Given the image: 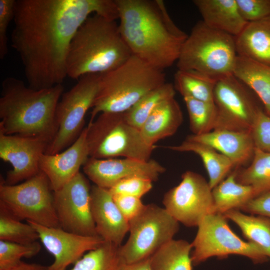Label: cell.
<instances>
[{
  "label": "cell",
  "instance_id": "1",
  "mask_svg": "<svg viewBox=\"0 0 270 270\" xmlns=\"http://www.w3.org/2000/svg\"><path fill=\"white\" fill-rule=\"evenodd\" d=\"M91 14L119 18L116 0H16L11 44L30 88L62 84L71 41Z\"/></svg>",
  "mask_w": 270,
  "mask_h": 270
},
{
  "label": "cell",
  "instance_id": "2",
  "mask_svg": "<svg viewBox=\"0 0 270 270\" xmlns=\"http://www.w3.org/2000/svg\"><path fill=\"white\" fill-rule=\"evenodd\" d=\"M122 36L132 55L163 71L176 62L188 35L162 0H116Z\"/></svg>",
  "mask_w": 270,
  "mask_h": 270
},
{
  "label": "cell",
  "instance_id": "3",
  "mask_svg": "<svg viewBox=\"0 0 270 270\" xmlns=\"http://www.w3.org/2000/svg\"><path fill=\"white\" fill-rule=\"evenodd\" d=\"M63 91L62 84L34 90L16 78H6L0 98V132L42 138L50 143L58 131L56 110Z\"/></svg>",
  "mask_w": 270,
  "mask_h": 270
},
{
  "label": "cell",
  "instance_id": "4",
  "mask_svg": "<svg viewBox=\"0 0 270 270\" xmlns=\"http://www.w3.org/2000/svg\"><path fill=\"white\" fill-rule=\"evenodd\" d=\"M131 56L116 20L94 14L80 26L71 41L66 74L77 80L87 74H104Z\"/></svg>",
  "mask_w": 270,
  "mask_h": 270
},
{
  "label": "cell",
  "instance_id": "5",
  "mask_svg": "<svg viewBox=\"0 0 270 270\" xmlns=\"http://www.w3.org/2000/svg\"><path fill=\"white\" fill-rule=\"evenodd\" d=\"M166 82L163 71L132 55L122 64L102 74L90 122L102 112H124L143 96Z\"/></svg>",
  "mask_w": 270,
  "mask_h": 270
},
{
  "label": "cell",
  "instance_id": "6",
  "mask_svg": "<svg viewBox=\"0 0 270 270\" xmlns=\"http://www.w3.org/2000/svg\"><path fill=\"white\" fill-rule=\"evenodd\" d=\"M238 56L235 36L201 20L184 42L176 66L179 70L197 72L218 80L233 74Z\"/></svg>",
  "mask_w": 270,
  "mask_h": 270
},
{
  "label": "cell",
  "instance_id": "7",
  "mask_svg": "<svg viewBox=\"0 0 270 270\" xmlns=\"http://www.w3.org/2000/svg\"><path fill=\"white\" fill-rule=\"evenodd\" d=\"M86 127L90 158L148 161L155 148L145 142L140 130L128 122L124 112H102Z\"/></svg>",
  "mask_w": 270,
  "mask_h": 270
},
{
  "label": "cell",
  "instance_id": "8",
  "mask_svg": "<svg viewBox=\"0 0 270 270\" xmlns=\"http://www.w3.org/2000/svg\"><path fill=\"white\" fill-rule=\"evenodd\" d=\"M130 235L119 247L122 263L130 264L150 258L178 232L179 222L164 208L145 204L129 222Z\"/></svg>",
  "mask_w": 270,
  "mask_h": 270
},
{
  "label": "cell",
  "instance_id": "9",
  "mask_svg": "<svg viewBox=\"0 0 270 270\" xmlns=\"http://www.w3.org/2000/svg\"><path fill=\"white\" fill-rule=\"evenodd\" d=\"M0 204L14 217L52 228H60L55 210L53 191L42 170L22 183L6 184L0 179Z\"/></svg>",
  "mask_w": 270,
  "mask_h": 270
},
{
  "label": "cell",
  "instance_id": "10",
  "mask_svg": "<svg viewBox=\"0 0 270 270\" xmlns=\"http://www.w3.org/2000/svg\"><path fill=\"white\" fill-rule=\"evenodd\" d=\"M223 214L206 215L199 224L196 234L191 243V258L196 266L208 258H227L237 254L248 258L256 264L266 262L268 258L258 245L244 242L230 228Z\"/></svg>",
  "mask_w": 270,
  "mask_h": 270
},
{
  "label": "cell",
  "instance_id": "11",
  "mask_svg": "<svg viewBox=\"0 0 270 270\" xmlns=\"http://www.w3.org/2000/svg\"><path fill=\"white\" fill-rule=\"evenodd\" d=\"M100 76L99 74H85L62 94L56 110L58 131L44 154H58L78 138L84 128V116L92 108L97 95Z\"/></svg>",
  "mask_w": 270,
  "mask_h": 270
},
{
  "label": "cell",
  "instance_id": "12",
  "mask_svg": "<svg viewBox=\"0 0 270 270\" xmlns=\"http://www.w3.org/2000/svg\"><path fill=\"white\" fill-rule=\"evenodd\" d=\"M162 203L175 220L187 227L198 226L206 215L215 213L208 182L190 170L184 172L180 184L164 194Z\"/></svg>",
  "mask_w": 270,
  "mask_h": 270
},
{
  "label": "cell",
  "instance_id": "13",
  "mask_svg": "<svg viewBox=\"0 0 270 270\" xmlns=\"http://www.w3.org/2000/svg\"><path fill=\"white\" fill-rule=\"evenodd\" d=\"M90 188L79 172L59 190L53 192L54 205L60 227L86 236H98L92 216Z\"/></svg>",
  "mask_w": 270,
  "mask_h": 270
},
{
  "label": "cell",
  "instance_id": "14",
  "mask_svg": "<svg viewBox=\"0 0 270 270\" xmlns=\"http://www.w3.org/2000/svg\"><path fill=\"white\" fill-rule=\"evenodd\" d=\"M214 102L217 110L214 130H250L259 107L254 102L244 84L234 74L217 80Z\"/></svg>",
  "mask_w": 270,
  "mask_h": 270
},
{
  "label": "cell",
  "instance_id": "15",
  "mask_svg": "<svg viewBox=\"0 0 270 270\" xmlns=\"http://www.w3.org/2000/svg\"><path fill=\"white\" fill-rule=\"evenodd\" d=\"M50 142L39 137L5 134L0 132V158L12 168L6 173V184L14 185L38 174L40 162Z\"/></svg>",
  "mask_w": 270,
  "mask_h": 270
},
{
  "label": "cell",
  "instance_id": "16",
  "mask_svg": "<svg viewBox=\"0 0 270 270\" xmlns=\"http://www.w3.org/2000/svg\"><path fill=\"white\" fill-rule=\"evenodd\" d=\"M83 170L94 185L110 189L120 181L134 177L157 181L166 168L154 160L148 161L130 158L98 159L89 157Z\"/></svg>",
  "mask_w": 270,
  "mask_h": 270
},
{
  "label": "cell",
  "instance_id": "17",
  "mask_svg": "<svg viewBox=\"0 0 270 270\" xmlns=\"http://www.w3.org/2000/svg\"><path fill=\"white\" fill-rule=\"evenodd\" d=\"M36 230L39 240L54 256L48 270H66L86 252L99 247L105 241L99 236H86L67 232L61 228H52L26 221Z\"/></svg>",
  "mask_w": 270,
  "mask_h": 270
},
{
  "label": "cell",
  "instance_id": "18",
  "mask_svg": "<svg viewBox=\"0 0 270 270\" xmlns=\"http://www.w3.org/2000/svg\"><path fill=\"white\" fill-rule=\"evenodd\" d=\"M86 135V126L66 150L54 154H44L41 156L40 170L48 177L53 192L71 180L90 157Z\"/></svg>",
  "mask_w": 270,
  "mask_h": 270
},
{
  "label": "cell",
  "instance_id": "19",
  "mask_svg": "<svg viewBox=\"0 0 270 270\" xmlns=\"http://www.w3.org/2000/svg\"><path fill=\"white\" fill-rule=\"evenodd\" d=\"M92 216L98 236L117 246L129 231V222L114 202L108 189L94 185L90 188Z\"/></svg>",
  "mask_w": 270,
  "mask_h": 270
},
{
  "label": "cell",
  "instance_id": "20",
  "mask_svg": "<svg viewBox=\"0 0 270 270\" xmlns=\"http://www.w3.org/2000/svg\"><path fill=\"white\" fill-rule=\"evenodd\" d=\"M186 139L208 145L228 157L234 166L245 164L252 158L255 146L250 131L214 130Z\"/></svg>",
  "mask_w": 270,
  "mask_h": 270
},
{
  "label": "cell",
  "instance_id": "21",
  "mask_svg": "<svg viewBox=\"0 0 270 270\" xmlns=\"http://www.w3.org/2000/svg\"><path fill=\"white\" fill-rule=\"evenodd\" d=\"M192 2L206 24L235 37L248 22L242 16L236 0H194Z\"/></svg>",
  "mask_w": 270,
  "mask_h": 270
},
{
  "label": "cell",
  "instance_id": "22",
  "mask_svg": "<svg viewBox=\"0 0 270 270\" xmlns=\"http://www.w3.org/2000/svg\"><path fill=\"white\" fill-rule=\"evenodd\" d=\"M235 38L238 56L270 66V16L248 22Z\"/></svg>",
  "mask_w": 270,
  "mask_h": 270
},
{
  "label": "cell",
  "instance_id": "23",
  "mask_svg": "<svg viewBox=\"0 0 270 270\" xmlns=\"http://www.w3.org/2000/svg\"><path fill=\"white\" fill-rule=\"evenodd\" d=\"M182 121L180 107L173 98L154 109L142 124L140 132L148 144L154 146L158 140L174 134Z\"/></svg>",
  "mask_w": 270,
  "mask_h": 270
},
{
  "label": "cell",
  "instance_id": "24",
  "mask_svg": "<svg viewBox=\"0 0 270 270\" xmlns=\"http://www.w3.org/2000/svg\"><path fill=\"white\" fill-rule=\"evenodd\" d=\"M166 148L173 151L192 152L198 154L208 174V183L212 189L224 180L234 166L228 157L212 147L186 138L178 145L167 146Z\"/></svg>",
  "mask_w": 270,
  "mask_h": 270
},
{
  "label": "cell",
  "instance_id": "25",
  "mask_svg": "<svg viewBox=\"0 0 270 270\" xmlns=\"http://www.w3.org/2000/svg\"><path fill=\"white\" fill-rule=\"evenodd\" d=\"M233 74L255 92L270 116V66L238 56Z\"/></svg>",
  "mask_w": 270,
  "mask_h": 270
},
{
  "label": "cell",
  "instance_id": "26",
  "mask_svg": "<svg viewBox=\"0 0 270 270\" xmlns=\"http://www.w3.org/2000/svg\"><path fill=\"white\" fill-rule=\"evenodd\" d=\"M215 213L224 214L232 210H240L258 196L251 186L238 182L235 172L230 174L212 189Z\"/></svg>",
  "mask_w": 270,
  "mask_h": 270
},
{
  "label": "cell",
  "instance_id": "27",
  "mask_svg": "<svg viewBox=\"0 0 270 270\" xmlns=\"http://www.w3.org/2000/svg\"><path fill=\"white\" fill-rule=\"evenodd\" d=\"M192 244L172 240L150 258L152 270H192Z\"/></svg>",
  "mask_w": 270,
  "mask_h": 270
},
{
  "label": "cell",
  "instance_id": "28",
  "mask_svg": "<svg viewBox=\"0 0 270 270\" xmlns=\"http://www.w3.org/2000/svg\"><path fill=\"white\" fill-rule=\"evenodd\" d=\"M240 229L249 242L258 245L270 260V220L266 217L248 215L240 210H232L223 214Z\"/></svg>",
  "mask_w": 270,
  "mask_h": 270
},
{
  "label": "cell",
  "instance_id": "29",
  "mask_svg": "<svg viewBox=\"0 0 270 270\" xmlns=\"http://www.w3.org/2000/svg\"><path fill=\"white\" fill-rule=\"evenodd\" d=\"M217 80L192 70H178L174 74V87L182 97L214 102V89Z\"/></svg>",
  "mask_w": 270,
  "mask_h": 270
},
{
  "label": "cell",
  "instance_id": "30",
  "mask_svg": "<svg viewBox=\"0 0 270 270\" xmlns=\"http://www.w3.org/2000/svg\"><path fill=\"white\" fill-rule=\"evenodd\" d=\"M235 172L236 181L252 186L258 196L270 192V152L255 148L250 164Z\"/></svg>",
  "mask_w": 270,
  "mask_h": 270
},
{
  "label": "cell",
  "instance_id": "31",
  "mask_svg": "<svg viewBox=\"0 0 270 270\" xmlns=\"http://www.w3.org/2000/svg\"><path fill=\"white\" fill-rule=\"evenodd\" d=\"M175 94L174 86L171 83L165 82L145 94L124 112L126 120L132 126L140 130L154 109L164 102L174 98Z\"/></svg>",
  "mask_w": 270,
  "mask_h": 270
},
{
  "label": "cell",
  "instance_id": "32",
  "mask_svg": "<svg viewBox=\"0 0 270 270\" xmlns=\"http://www.w3.org/2000/svg\"><path fill=\"white\" fill-rule=\"evenodd\" d=\"M119 246L104 242L84 254L70 270H119Z\"/></svg>",
  "mask_w": 270,
  "mask_h": 270
},
{
  "label": "cell",
  "instance_id": "33",
  "mask_svg": "<svg viewBox=\"0 0 270 270\" xmlns=\"http://www.w3.org/2000/svg\"><path fill=\"white\" fill-rule=\"evenodd\" d=\"M39 240L36 229L22 222L0 204V240L21 244H30Z\"/></svg>",
  "mask_w": 270,
  "mask_h": 270
},
{
  "label": "cell",
  "instance_id": "34",
  "mask_svg": "<svg viewBox=\"0 0 270 270\" xmlns=\"http://www.w3.org/2000/svg\"><path fill=\"white\" fill-rule=\"evenodd\" d=\"M188 114L190 126L193 134H204L215 128L217 110L214 102L198 100L184 97Z\"/></svg>",
  "mask_w": 270,
  "mask_h": 270
},
{
  "label": "cell",
  "instance_id": "35",
  "mask_svg": "<svg viewBox=\"0 0 270 270\" xmlns=\"http://www.w3.org/2000/svg\"><path fill=\"white\" fill-rule=\"evenodd\" d=\"M38 242L30 244H21L0 240V270L14 265L23 258H31L41 250Z\"/></svg>",
  "mask_w": 270,
  "mask_h": 270
},
{
  "label": "cell",
  "instance_id": "36",
  "mask_svg": "<svg viewBox=\"0 0 270 270\" xmlns=\"http://www.w3.org/2000/svg\"><path fill=\"white\" fill-rule=\"evenodd\" d=\"M250 132L255 148L270 152V116L260 108Z\"/></svg>",
  "mask_w": 270,
  "mask_h": 270
},
{
  "label": "cell",
  "instance_id": "37",
  "mask_svg": "<svg viewBox=\"0 0 270 270\" xmlns=\"http://www.w3.org/2000/svg\"><path fill=\"white\" fill-rule=\"evenodd\" d=\"M150 180L134 177L122 180L108 189L112 196L122 194L141 198L152 188Z\"/></svg>",
  "mask_w": 270,
  "mask_h": 270
},
{
  "label": "cell",
  "instance_id": "38",
  "mask_svg": "<svg viewBox=\"0 0 270 270\" xmlns=\"http://www.w3.org/2000/svg\"><path fill=\"white\" fill-rule=\"evenodd\" d=\"M238 10L246 22L270 16V0H236Z\"/></svg>",
  "mask_w": 270,
  "mask_h": 270
},
{
  "label": "cell",
  "instance_id": "39",
  "mask_svg": "<svg viewBox=\"0 0 270 270\" xmlns=\"http://www.w3.org/2000/svg\"><path fill=\"white\" fill-rule=\"evenodd\" d=\"M16 0H0V58L8 52L7 31L8 24L14 20Z\"/></svg>",
  "mask_w": 270,
  "mask_h": 270
},
{
  "label": "cell",
  "instance_id": "40",
  "mask_svg": "<svg viewBox=\"0 0 270 270\" xmlns=\"http://www.w3.org/2000/svg\"><path fill=\"white\" fill-rule=\"evenodd\" d=\"M112 196L120 212L128 222L136 216L145 205L141 198L135 196L122 194Z\"/></svg>",
  "mask_w": 270,
  "mask_h": 270
},
{
  "label": "cell",
  "instance_id": "41",
  "mask_svg": "<svg viewBox=\"0 0 270 270\" xmlns=\"http://www.w3.org/2000/svg\"><path fill=\"white\" fill-rule=\"evenodd\" d=\"M240 211L270 220V192L260 194L248 202Z\"/></svg>",
  "mask_w": 270,
  "mask_h": 270
},
{
  "label": "cell",
  "instance_id": "42",
  "mask_svg": "<svg viewBox=\"0 0 270 270\" xmlns=\"http://www.w3.org/2000/svg\"><path fill=\"white\" fill-rule=\"evenodd\" d=\"M48 266L36 263L26 262L22 260L0 270H48Z\"/></svg>",
  "mask_w": 270,
  "mask_h": 270
},
{
  "label": "cell",
  "instance_id": "43",
  "mask_svg": "<svg viewBox=\"0 0 270 270\" xmlns=\"http://www.w3.org/2000/svg\"><path fill=\"white\" fill-rule=\"evenodd\" d=\"M119 270H152L150 258L130 264L121 263Z\"/></svg>",
  "mask_w": 270,
  "mask_h": 270
}]
</instances>
